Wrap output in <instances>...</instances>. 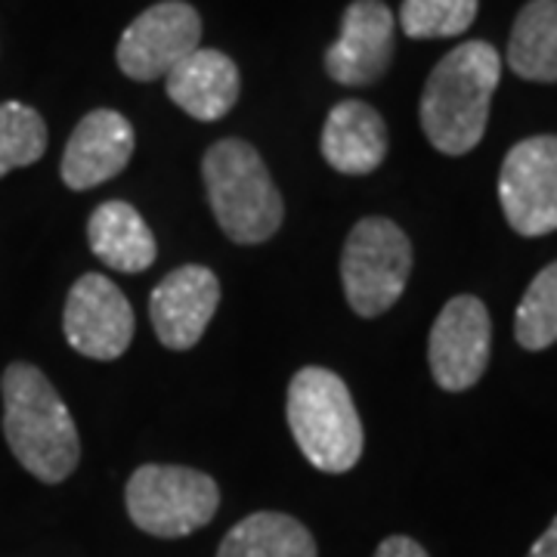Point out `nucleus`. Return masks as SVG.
I'll return each instance as SVG.
<instances>
[{
	"mask_svg": "<svg viewBox=\"0 0 557 557\" xmlns=\"http://www.w3.org/2000/svg\"><path fill=\"white\" fill-rule=\"evenodd\" d=\"M502 78V57L486 40L449 50L424 81L418 119L428 143L443 156L478 149L490 124V106Z\"/></svg>",
	"mask_w": 557,
	"mask_h": 557,
	"instance_id": "obj_1",
	"label": "nucleus"
},
{
	"mask_svg": "<svg viewBox=\"0 0 557 557\" xmlns=\"http://www.w3.org/2000/svg\"><path fill=\"white\" fill-rule=\"evenodd\" d=\"M3 437L40 483H62L81 461V437L65 399L32 362H10L0 375Z\"/></svg>",
	"mask_w": 557,
	"mask_h": 557,
	"instance_id": "obj_2",
	"label": "nucleus"
},
{
	"mask_svg": "<svg viewBox=\"0 0 557 557\" xmlns=\"http://www.w3.org/2000/svg\"><path fill=\"white\" fill-rule=\"evenodd\" d=\"M201 177L226 239L260 245L276 236L285 205L267 161L251 143L239 137L218 139L201 159Z\"/></svg>",
	"mask_w": 557,
	"mask_h": 557,
	"instance_id": "obj_3",
	"label": "nucleus"
},
{
	"mask_svg": "<svg viewBox=\"0 0 557 557\" xmlns=\"http://www.w3.org/2000/svg\"><path fill=\"white\" fill-rule=\"evenodd\" d=\"M285 416L304 458L322 474H347L366 446L362 421L341 375L322 366H304L292 375Z\"/></svg>",
	"mask_w": 557,
	"mask_h": 557,
	"instance_id": "obj_4",
	"label": "nucleus"
},
{
	"mask_svg": "<svg viewBox=\"0 0 557 557\" xmlns=\"http://www.w3.org/2000/svg\"><path fill=\"white\" fill-rule=\"evenodd\" d=\"M412 276V242L391 218H362L341 251V285L362 319L387 313Z\"/></svg>",
	"mask_w": 557,
	"mask_h": 557,
	"instance_id": "obj_5",
	"label": "nucleus"
},
{
	"mask_svg": "<svg viewBox=\"0 0 557 557\" xmlns=\"http://www.w3.org/2000/svg\"><path fill=\"white\" fill-rule=\"evenodd\" d=\"M127 515L143 533L180 539L211 523L220 508L214 478L183 465H143L124 490Z\"/></svg>",
	"mask_w": 557,
	"mask_h": 557,
	"instance_id": "obj_6",
	"label": "nucleus"
},
{
	"mask_svg": "<svg viewBox=\"0 0 557 557\" xmlns=\"http://www.w3.org/2000/svg\"><path fill=\"white\" fill-rule=\"evenodd\" d=\"M498 201L508 226L539 239L557 230V137L520 139L502 161L498 171Z\"/></svg>",
	"mask_w": 557,
	"mask_h": 557,
	"instance_id": "obj_7",
	"label": "nucleus"
},
{
	"mask_svg": "<svg viewBox=\"0 0 557 557\" xmlns=\"http://www.w3.org/2000/svg\"><path fill=\"white\" fill-rule=\"evenodd\" d=\"M493 350V319L474 295H456L443 304L428 338V366L443 391L461 394L474 387Z\"/></svg>",
	"mask_w": 557,
	"mask_h": 557,
	"instance_id": "obj_8",
	"label": "nucleus"
},
{
	"mask_svg": "<svg viewBox=\"0 0 557 557\" xmlns=\"http://www.w3.org/2000/svg\"><path fill=\"white\" fill-rule=\"evenodd\" d=\"M201 44V16L183 0H161L143 10L119 40V69L134 81L168 78Z\"/></svg>",
	"mask_w": 557,
	"mask_h": 557,
	"instance_id": "obj_9",
	"label": "nucleus"
},
{
	"mask_svg": "<svg viewBox=\"0 0 557 557\" xmlns=\"http://www.w3.org/2000/svg\"><path fill=\"white\" fill-rule=\"evenodd\" d=\"M62 332L75 354L109 362L131 347L137 319L131 300L124 298V292L112 278L84 273L65 298Z\"/></svg>",
	"mask_w": 557,
	"mask_h": 557,
	"instance_id": "obj_10",
	"label": "nucleus"
},
{
	"mask_svg": "<svg viewBox=\"0 0 557 557\" xmlns=\"http://www.w3.org/2000/svg\"><path fill=\"white\" fill-rule=\"evenodd\" d=\"M397 53V20L381 0H354L338 40L325 50V72L344 87H369L387 75Z\"/></svg>",
	"mask_w": 557,
	"mask_h": 557,
	"instance_id": "obj_11",
	"label": "nucleus"
},
{
	"mask_svg": "<svg viewBox=\"0 0 557 557\" xmlns=\"http://www.w3.org/2000/svg\"><path fill=\"white\" fill-rule=\"evenodd\" d=\"M220 304V278L214 270L186 263L171 270L149 295V319L156 338L168 350H193L211 325Z\"/></svg>",
	"mask_w": 557,
	"mask_h": 557,
	"instance_id": "obj_12",
	"label": "nucleus"
},
{
	"mask_svg": "<svg viewBox=\"0 0 557 557\" xmlns=\"http://www.w3.org/2000/svg\"><path fill=\"white\" fill-rule=\"evenodd\" d=\"M134 127L115 109H94L78 121L62 152V183L75 193L115 180L134 159Z\"/></svg>",
	"mask_w": 557,
	"mask_h": 557,
	"instance_id": "obj_13",
	"label": "nucleus"
},
{
	"mask_svg": "<svg viewBox=\"0 0 557 557\" xmlns=\"http://www.w3.org/2000/svg\"><path fill=\"white\" fill-rule=\"evenodd\" d=\"M387 124L362 100L338 102L322 124V159L344 177L375 174L387 159Z\"/></svg>",
	"mask_w": 557,
	"mask_h": 557,
	"instance_id": "obj_14",
	"label": "nucleus"
},
{
	"mask_svg": "<svg viewBox=\"0 0 557 557\" xmlns=\"http://www.w3.org/2000/svg\"><path fill=\"white\" fill-rule=\"evenodd\" d=\"M168 97L196 121H220L239 102V65L220 50H196L164 78Z\"/></svg>",
	"mask_w": 557,
	"mask_h": 557,
	"instance_id": "obj_15",
	"label": "nucleus"
},
{
	"mask_svg": "<svg viewBox=\"0 0 557 557\" xmlns=\"http://www.w3.org/2000/svg\"><path fill=\"white\" fill-rule=\"evenodd\" d=\"M90 251L115 273H143L159 258V245L131 201H102L87 220Z\"/></svg>",
	"mask_w": 557,
	"mask_h": 557,
	"instance_id": "obj_16",
	"label": "nucleus"
},
{
	"mask_svg": "<svg viewBox=\"0 0 557 557\" xmlns=\"http://www.w3.org/2000/svg\"><path fill=\"white\" fill-rule=\"evenodd\" d=\"M218 557H319V552L317 539L300 520L278 511H258L223 536Z\"/></svg>",
	"mask_w": 557,
	"mask_h": 557,
	"instance_id": "obj_17",
	"label": "nucleus"
},
{
	"mask_svg": "<svg viewBox=\"0 0 557 557\" xmlns=\"http://www.w3.org/2000/svg\"><path fill=\"white\" fill-rule=\"evenodd\" d=\"M508 65L523 81L557 84V0H530L508 38Z\"/></svg>",
	"mask_w": 557,
	"mask_h": 557,
	"instance_id": "obj_18",
	"label": "nucleus"
},
{
	"mask_svg": "<svg viewBox=\"0 0 557 557\" xmlns=\"http://www.w3.org/2000/svg\"><path fill=\"white\" fill-rule=\"evenodd\" d=\"M515 338L530 354L557 344V260L539 270V276L523 292L515 313Z\"/></svg>",
	"mask_w": 557,
	"mask_h": 557,
	"instance_id": "obj_19",
	"label": "nucleus"
},
{
	"mask_svg": "<svg viewBox=\"0 0 557 557\" xmlns=\"http://www.w3.org/2000/svg\"><path fill=\"white\" fill-rule=\"evenodd\" d=\"M47 152V121L25 102H0V177L28 168Z\"/></svg>",
	"mask_w": 557,
	"mask_h": 557,
	"instance_id": "obj_20",
	"label": "nucleus"
},
{
	"mask_svg": "<svg viewBox=\"0 0 557 557\" xmlns=\"http://www.w3.org/2000/svg\"><path fill=\"white\" fill-rule=\"evenodd\" d=\"M480 0H403L399 25L416 40L458 38L478 20Z\"/></svg>",
	"mask_w": 557,
	"mask_h": 557,
	"instance_id": "obj_21",
	"label": "nucleus"
},
{
	"mask_svg": "<svg viewBox=\"0 0 557 557\" xmlns=\"http://www.w3.org/2000/svg\"><path fill=\"white\" fill-rule=\"evenodd\" d=\"M372 557H431V555L418 545L416 539L387 536L384 542H381L379 548H375V555Z\"/></svg>",
	"mask_w": 557,
	"mask_h": 557,
	"instance_id": "obj_22",
	"label": "nucleus"
},
{
	"mask_svg": "<svg viewBox=\"0 0 557 557\" xmlns=\"http://www.w3.org/2000/svg\"><path fill=\"white\" fill-rule=\"evenodd\" d=\"M527 557H557V518L548 523V530L533 542V548L527 552Z\"/></svg>",
	"mask_w": 557,
	"mask_h": 557,
	"instance_id": "obj_23",
	"label": "nucleus"
}]
</instances>
